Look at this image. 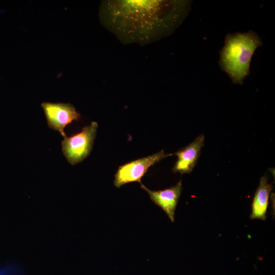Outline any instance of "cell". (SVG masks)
<instances>
[{"mask_svg": "<svg viewBox=\"0 0 275 275\" xmlns=\"http://www.w3.org/2000/svg\"><path fill=\"white\" fill-rule=\"evenodd\" d=\"M188 1H104L102 25L125 44L146 45L171 35L190 9Z\"/></svg>", "mask_w": 275, "mask_h": 275, "instance_id": "obj_1", "label": "cell"}, {"mask_svg": "<svg viewBox=\"0 0 275 275\" xmlns=\"http://www.w3.org/2000/svg\"><path fill=\"white\" fill-rule=\"evenodd\" d=\"M262 45L260 37L253 31L227 34L224 46L219 51L218 63L221 70L228 75L233 84H243L250 74L253 55Z\"/></svg>", "mask_w": 275, "mask_h": 275, "instance_id": "obj_2", "label": "cell"}, {"mask_svg": "<svg viewBox=\"0 0 275 275\" xmlns=\"http://www.w3.org/2000/svg\"><path fill=\"white\" fill-rule=\"evenodd\" d=\"M98 124L92 122L82 130L71 136H65L62 142V152L72 166L81 162L90 153L96 135Z\"/></svg>", "mask_w": 275, "mask_h": 275, "instance_id": "obj_3", "label": "cell"}, {"mask_svg": "<svg viewBox=\"0 0 275 275\" xmlns=\"http://www.w3.org/2000/svg\"><path fill=\"white\" fill-rule=\"evenodd\" d=\"M173 154H166L163 150L151 155L141 158L120 166L115 175L114 183L120 187L128 183L138 182L142 184L141 178L148 169L162 159Z\"/></svg>", "mask_w": 275, "mask_h": 275, "instance_id": "obj_4", "label": "cell"}, {"mask_svg": "<svg viewBox=\"0 0 275 275\" xmlns=\"http://www.w3.org/2000/svg\"><path fill=\"white\" fill-rule=\"evenodd\" d=\"M49 128L58 131L65 138L66 126L73 121H78L80 118V114L75 107L70 103H52L43 102L41 104Z\"/></svg>", "mask_w": 275, "mask_h": 275, "instance_id": "obj_5", "label": "cell"}, {"mask_svg": "<svg viewBox=\"0 0 275 275\" xmlns=\"http://www.w3.org/2000/svg\"><path fill=\"white\" fill-rule=\"evenodd\" d=\"M141 185V188L148 193L154 204L160 207L171 221L174 222L175 209L182 188L181 180L169 188L156 191L150 190L142 183Z\"/></svg>", "mask_w": 275, "mask_h": 275, "instance_id": "obj_6", "label": "cell"}, {"mask_svg": "<svg viewBox=\"0 0 275 275\" xmlns=\"http://www.w3.org/2000/svg\"><path fill=\"white\" fill-rule=\"evenodd\" d=\"M204 142V135L201 134L189 145L173 153L177 156V160L172 168L173 172L182 174L190 173L196 166Z\"/></svg>", "mask_w": 275, "mask_h": 275, "instance_id": "obj_7", "label": "cell"}, {"mask_svg": "<svg viewBox=\"0 0 275 275\" xmlns=\"http://www.w3.org/2000/svg\"><path fill=\"white\" fill-rule=\"evenodd\" d=\"M271 189L272 186L268 183L266 176L264 175L260 178L259 186L253 200L250 216L251 219L265 220L269 196Z\"/></svg>", "mask_w": 275, "mask_h": 275, "instance_id": "obj_8", "label": "cell"}, {"mask_svg": "<svg viewBox=\"0 0 275 275\" xmlns=\"http://www.w3.org/2000/svg\"><path fill=\"white\" fill-rule=\"evenodd\" d=\"M22 271L19 267L9 266L0 271V275H22Z\"/></svg>", "mask_w": 275, "mask_h": 275, "instance_id": "obj_9", "label": "cell"}]
</instances>
